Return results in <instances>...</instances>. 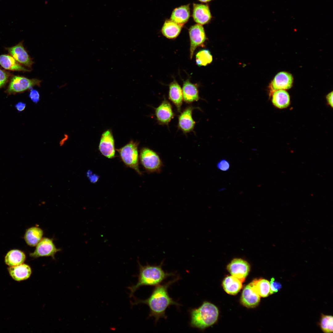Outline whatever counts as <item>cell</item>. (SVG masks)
Listing matches in <instances>:
<instances>
[{"label": "cell", "mask_w": 333, "mask_h": 333, "mask_svg": "<svg viewBox=\"0 0 333 333\" xmlns=\"http://www.w3.org/2000/svg\"><path fill=\"white\" fill-rule=\"evenodd\" d=\"M179 279L177 277L164 284L155 286L148 298L143 300L137 299L132 304L143 303L147 305L150 309L149 316L153 317L156 322L161 318H166V311L169 306L180 305L170 296L168 292L169 287Z\"/></svg>", "instance_id": "6da1fadb"}, {"label": "cell", "mask_w": 333, "mask_h": 333, "mask_svg": "<svg viewBox=\"0 0 333 333\" xmlns=\"http://www.w3.org/2000/svg\"><path fill=\"white\" fill-rule=\"evenodd\" d=\"M163 261L158 265L147 264L142 265L138 262L139 273L136 284L128 287L130 296H133L134 293L143 286H156L160 284L168 277L175 275L173 273L165 271L162 268Z\"/></svg>", "instance_id": "7a4b0ae2"}, {"label": "cell", "mask_w": 333, "mask_h": 333, "mask_svg": "<svg viewBox=\"0 0 333 333\" xmlns=\"http://www.w3.org/2000/svg\"><path fill=\"white\" fill-rule=\"evenodd\" d=\"M190 325L193 328L203 330L214 324L219 315L217 308L213 304L204 302L199 307L190 311Z\"/></svg>", "instance_id": "3957f363"}, {"label": "cell", "mask_w": 333, "mask_h": 333, "mask_svg": "<svg viewBox=\"0 0 333 333\" xmlns=\"http://www.w3.org/2000/svg\"><path fill=\"white\" fill-rule=\"evenodd\" d=\"M138 143L133 141L122 147L117 149L120 158L127 167L132 169L140 175L142 173L139 168V155L138 150Z\"/></svg>", "instance_id": "277c9868"}, {"label": "cell", "mask_w": 333, "mask_h": 333, "mask_svg": "<svg viewBox=\"0 0 333 333\" xmlns=\"http://www.w3.org/2000/svg\"><path fill=\"white\" fill-rule=\"evenodd\" d=\"M139 161L145 170L148 173H158L163 166L158 154L147 147H143L140 150Z\"/></svg>", "instance_id": "5b68a950"}, {"label": "cell", "mask_w": 333, "mask_h": 333, "mask_svg": "<svg viewBox=\"0 0 333 333\" xmlns=\"http://www.w3.org/2000/svg\"><path fill=\"white\" fill-rule=\"evenodd\" d=\"M41 81L37 79L15 76L11 79L6 91L9 94L22 92L35 86H40Z\"/></svg>", "instance_id": "8992f818"}, {"label": "cell", "mask_w": 333, "mask_h": 333, "mask_svg": "<svg viewBox=\"0 0 333 333\" xmlns=\"http://www.w3.org/2000/svg\"><path fill=\"white\" fill-rule=\"evenodd\" d=\"M196 108L192 105L188 106L178 116V128L184 134L192 131L194 129L195 122L192 117V113Z\"/></svg>", "instance_id": "52a82bcc"}, {"label": "cell", "mask_w": 333, "mask_h": 333, "mask_svg": "<svg viewBox=\"0 0 333 333\" xmlns=\"http://www.w3.org/2000/svg\"><path fill=\"white\" fill-rule=\"evenodd\" d=\"M250 269L249 264L240 258L232 259L227 266V269L231 275L244 281Z\"/></svg>", "instance_id": "ba28073f"}, {"label": "cell", "mask_w": 333, "mask_h": 333, "mask_svg": "<svg viewBox=\"0 0 333 333\" xmlns=\"http://www.w3.org/2000/svg\"><path fill=\"white\" fill-rule=\"evenodd\" d=\"M155 114L159 124L168 126L175 116L171 104L165 98L155 109Z\"/></svg>", "instance_id": "9c48e42d"}, {"label": "cell", "mask_w": 333, "mask_h": 333, "mask_svg": "<svg viewBox=\"0 0 333 333\" xmlns=\"http://www.w3.org/2000/svg\"><path fill=\"white\" fill-rule=\"evenodd\" d=\"M189 34L190 41V58L191 59L194 51L197 47L203 44L206 37L203 27L199 24L194 25L190 28Z\"/></svg>", "instance_id": "30bf717a"}, {"label": "cell", "mask_w": 333, "mask_h": 333, "mask_svg": "<svg viewBox=\"0 0 333 333\" xmlns=\"http://www.w3.org/2000/svg\"><path fill=\"white\" fill-rule=\"evenodd\" d=\"M293 81V77L290 74L285 72L278 73L269 85V96L276 90L290 89L292 86Z\"/></svg>", "instance_id": "8fae6325"}, {"label": "cell", "mask_w": 333, "mask_h": 333, "mask_svg": "<svg viewBox=\"0 0 333 333\" xmlns=\"http://www.w3.org/2000/svg\"><path fill=\"white\" fill-rule=\"evenodd\" d=\"M99 150L102 155L108 158L112 159L115 157L114 139L109 130L105 131L102 134Z\"/></svg>", "instance_id": "7c38bea8"}, {"label": "cell", "mask_w": 333, "mask_h": 333, "mask_svg": "<svg viewBox=\"0 0 333 333\" xmlns=\"http://www.w3.org/2000/svg\"><path fill=\"white\" fill-rule=\"evenodd\" d=\"M6 48L11 56L19 63L29 68H31L34 62L25 49L22 42L14 46Z\"/></svg>", "instance_id": "4fadbf2b"}, {"label": "cell", "mask_w": 333, "mask_h": 333, "mask_svg": "<svg viewBox=\"0 0 333 333\" xmlns=\"http://www.w3.org/2000/svg\"><path fill=\"white\" fill-rule=\"evenodd\" d=\"M59 249H57L52 240L47 238L42 239L36 245L35 251L30 253V256L37 258L40 257L51 256L54 257Z\"/></svg>", "instance_id": "5bb4252c"}, {"label": "cell", "mask_w": 333, "mask_h": 333, "mask_svg": "<svg viewBox=\"0 0 333 333\" xmlns=\"http://www.w3.org/2000/svg\"><path fill=\"white\" fill-rule=\"evenodd\" d=\"M260 298V296L254 290L250 283L243 290L241 301L245 306L248 308H253L258 304Z\"/></svg>", "instance_id": "9a60e30c"}, {"label": "cell", "mask_w": 333, "mask_h": 333, "mask_svg": "<svg viewBox=\"0 0 333 333\" xmlns=\"http://www.w3.org/2000/svg\"><path fill=\"white\" fill-rule=\"evenodd\" d=\"M168 97L176 107L178 112H181L183 100L182 90L179 84L174 80L169 85Z\"/></svg>", "instance_id": "2e32d148"}, {"label": "cell", "mask_w": 333, "mask_h": 333, "mask_svg": "<svg viewBox=\"0 0 333 333\" xmlns=\"http://www.w3.org/2000/svg\"><path fill=\"white\" fill-rule=\"evenodd\" d=\"M182 90L183 100L186 103H191L199 99L197 85L191 83L189 79L183 82Z\"/></svg>", "instance_id": "e0dca14e"}, {"label": "cell", "mask_w": 333, "mask_h": 333, "mask_svg": "<svg viewBox=\"0 0 333 333\" xmlns=\"http://www.w3.org/2000/svg\"><path fill=\"white\" fill-rule=\"evenodd\" d=\"M10 275L14 280L21 281L28 278L31 273L30 267L28 265L22 264L18 265L10 266L8 268Z\"/></svg>", "instance_id": "ac0fdd59"}, {"label": "cell", "mask_w": 333, "mask_h": 333, "mask_svg": "<svg viewBox=\"0 0 333 333\" xmlns=\"http://www.w3.org/2000/svg\"><path fill=\"white\" fill-rule=\"evenodd\" d=\"M193 17L194 21L199 24L203 25L207 23L211 18L208 6L205 5L194 4Z\"/></svg>", "instance_id": "d6986e66"}, {"label": "cell", "mask_w": 333, "mask_h": 333, "mask_svg": "<svg viewBox=\"0 0 333 333\" xmlns=\"http://www.w3.org/2000/svg\"><path fill=\"white\" fill-rule=\"evenodd\" d=\"M271 101L273 105L279 109L287 108L290 103V96L286 90H278L271 94Z\"/></svg>", "instance_id": "ffe728a7"}, {"label": "cell", "mask_w": 333, "mask_h": 333, "mask_svg": "<svg viewBox=\"0 0 333 333\" xmlns=\"http://www.w3.org/2000/svg\"><path fill=\"white\" fill-rule=\"evenodd\" d=\"M244 281L232 275L226 277L223 280L222 286L225 291L230 294H236L242 288Z\"/></svg>", "instance_id": "44dd1931"}, {"label": "cell", "mask_w": 333, "mask_h": 333, "mask_svg": "<svg viewBox=\"0 0 333 333\" xmlns=\"http://www.w3.org/2000/svg\"><path fill=\"white\" fill-rule=\"evenodd\" d=\"M0 65L4 68L11 71L29 72L30 70L23 67L11 56L0 55Z\"/></svg>", "instance_id": "7402d4cb"}, {"label": "cell", "mask_w": 333, "mask_h": 333, "mask_svg": "<svg viewBox=\"0 0 333 333\" xmlns=\"http://www.w3.org/2000/svg\"><path fill=\"white\" fill-rule=\"evenodd\" d=\"M190 15L189 5H184L174 10L171 19V20L183 26L188 20Z\"/></svg>", "instance_id": "603a6c76"}, {"label": "cell", "mask_w": 333, "mask_h": 333, "mask_svg": "<svg viewBox=\"0 0 333 333\" xmlns=\"http://www.w3.org/2000/svg\"><path fill=\"white\" fill-rule=\"evenodd\" d=\"M43 234V232L42 229L37 227H32L26 230L24 239L29 245L35 246L41 240Z\"/></svg>", "instance_id": "cb8c5ba5"}, {"label": "cell", "mask_w": 333, "mask_h": 333, "mask_svg": "<svg viewBox=\"0 0 333 333\" xmlns=\"http://www.w3.org/2000/svg\"><path fill=\"white\" fill-rule=\"evenodd\" d=\"M182 27L171 20H167L164 24L162 29V32L167 38L175 39L180 33Z\"/></svg>", "instance_id": "d4e9b609"}, {"label": "cell", "mask_w": 333, "mask_h": 333, "mask_svg": "<svg viewBox=\"0 0 333 333\" xmlns=\"http://www.w3.org/2000/svg\"><path fill=\"white\" fill-rule=\"evenodd\" d=\"M25 259L26 256L23 252L17 249H13L6 254L5 261L6 265L12 266L23 263Z\"/></svg>", "instance_id": "484cf974"}, {"label": "cell", "mask_w": 333, "mask_h": 333, "mask_svg": "<svg viewBox=\"0 0 333 333\" xmlns=\"http://www.w3.org/2000/svg\"><path fill=\"white\" fill-rule=\"evenodd\" d=\"M253 289L262 297H266L270 294V282L263 279H255L250 283Z\"/></svg>", "instance_id": "4316f807"}, {"label": "cell", "mask_w": 333, "mask_h": 333, "mask_svg": "<svg viewBox=\"0 0 333 333\" xmlns=\"http://www.w3.org/2000/svg\"><path fill=\"white\" fill-rule=\"evenodd\" d=\"M212 60V56L207 49L199 51L196 55V62L199 66H205L211 63Z\"/></svg>", "instance_id": "83f0119b"}, {"label": "cell", "mask_w": 333, "mask_h": 333, "mask_svg": "<svg viewBox=\"0 0 333 333\" xmlns=\"http://www.w3.org/2000/svg\"><path fill=\"white\" fill-rule=\"evenodd\" d=\"M333 319L332 316L322 315L320 325L321 329L324 332L326 333L333 332Z\"/></svg>", "instance_id": "f1b7e54d"}, {"label": "cell", "mask_w": 333, "mask_h": 333, "mask_svg": "<svg viewBox=\"0 0 333 333\" xmlns=\"http://www.w3.org/2000/svg\"><path fill=\"white\" fill-rule=\"evenodd\" d=\"M281 284L276 281L274 278L271 279L270 282V294H273L278 291L281 288Z\"/></svg>", "instance_id": "f546056e"}, {"label": "cell", "mask_w": 333, "mask_h": 333, "mask_svg": "<svg viewBox=\"0 0 333 333\" xmlns=\"http://www.w3.org/2000/svg\"><path fill=\"white\" fill-rule=\"evenodd\" d=\"M217 167L220 170L222 171H228L230 167L229 162L227 160L222 159L219 161L217 164Z\"/></svg>", "instance_id": "4dcf8cb0"}, {"label": "cell", "mask_w": 333, "mask_h": 333, "mask_svg": "<svg viewBox=\"0 0 333 333\" xmlns=\"http://www.w3.org/2000/svg\"><path fill=\"white\" fill-rule=\"evenodd\" d=\"M10 76L9 73L0 69V88L6 83Z\"/></svg>", "instance_id": "1f68e13d"}, {"label": "cell", "mask_w": 333, "mask_h": 333, "mask_svg": "<svg viewBox=\"0 0 333 333\" xmlns=\"http://www.w3.org/2000/svg\"><path fill=\"white\" fill-rule=\"evenodd\" d=\"M29 96L31 100L35 104L38 103L40 100V94L36 90L31 89Z\"/></svg>", "instance_id": "d6a6232c"}, {"label": "cell", "mask_w": 333, "mask_h": 333, "mask_svg": "<svg viewBox=\"0 0 333 333\" xmlns=\"http://www.w3.org/2000/svg\"><path fill=\"white\" fill-rule=\"evenodd\" d=\"M86 175L90 182L92 183L97 182L99 178V175L95 174H93L91 170H88L86 172Z\"/></svg>", "instance_id": "836d02e7"}, {"label": "cell", "mask_w": 333, "mask_h": 333, "mask_svg": "<svg viewBox=\"0 0 333 333\" xmlns=\"http://www.w3.org/2000/svg\"><path fill=\"white\" fill-rule=\"evenodd\" d=\"M26 106V104L22 102H18L15 105L16 109L19 112H21L23 110L25 109Z\"/></svg>", "instance_id": "e575fe53"}, {"label": "cell", "mask_w": 333, "mask_h": 333, "mask_svg": "<svg viewBox=\"0 0 333 333\" xmlns=\"http://www.w3.org/2000/svg\"><path fill=\"white\" fill-rule=\"evenodd\" d=\"M326 99L328 104L332 108L333 107V92L328 93L326 97Z\"/></svg>", "instance_id": "d590c367"}, {"label": "cell", "mask_w": 333, "mask_h": 333, "mask_svg": "<svg viewBox=\"0 0 333 333\" xmlns=\"http://www.w3.org/2000/svg\"><path fill=\"white\" fill-rule=\"evenodd\" d=\"M200 1L203 2H207L210 1L211 0H199Z\"/></svg>", "instance_id": "8d00e7d4"}]
</instances>
